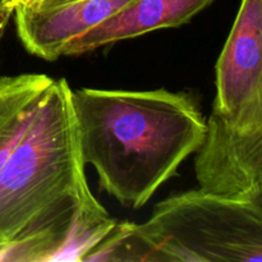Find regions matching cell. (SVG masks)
Returning <instances> with one entry per match:
<instances>
[{
  "label": "cell",
  "mask_w": 262,
  "mask_h": 262,
  "mask_svg": "<svg viewBox=\"0 0 262 262\" xmlns=\"http://www.w3.org/2000/svg\"><path fill=\"white\" fill-rule=\"evenodd\" d=\"M214 0H130L117 13L69 41L61 56L82 55L118 41L188 23Z\"/></svg>",
  "instance_id": "cell-7"
},
{
  "label": "cell",
  "mask_w": 262,
  "mask_h": 262,
  "mask_svg": "<svg viewBox=\"0 0 262 262\" xmlns=\"http://www.w3.org/2000/svg\"><path fill=\"white\" fill-rule=\"evenodd\" d=\"M212 107L235 127L262 128V0H242L216 63Z\"/></svg>",
  "instance_id": "cell-4"
},
{
  "label": "cell",
  "mask_w": 262,
  "mask_h": 262,
  "mask_svg": "<svg viewBox=\"0 0 262 262\" xmlns=\"http://www.w3.org/2000/svg\"><path fill=\"white\" fill-rule=\"evenodd\" d=\"M53 82L42 73L0 77V170L27 132Z\"/></svg>",
  "instance_id": "cell-8"
},
{
  "label": "cell",
  "mask_w": 262,
  "mask_h": 262,
  "mask_svg": "<svg viewBox=\"0 0 262 262\" xmlns=\"http://www.w3.org/2000/svg\"><path fill=\"white\" fill-rule=\"evenodd\" d=\"M86 261L261 262L262 204L193 189L142 224L118 222Z\"/></svg>",
  "instance_id": "cell-3"
},
{
  "label": "cell",
  "mask_w": 262,
  "mask_h": 262,
  "mask_svg": "<svg viewBox=\"0 0 262 262\" xmlns=\"http://www.w3.org/2000/svg\"><path fill=\"white\" fill-rule=\"evenodd\" d=\"M79 151L102 191L129 209H141L206 135V120L188 94L72 90Z\"/></svg>",
  "instance_id": "cell-1"
},
{
  "label": "cell",
  "mask_w": 262,
  "mask_h": 262,
  "mask_svg": "<svg viewBox=\"0 0 262 262\" xmlns=\"http://www.w3.org/2000/svg\"><path fill=\"white\" fill-rule=\"evenodd\" d=\"M71 225H56L42 232L0 243V262L54 261L69 235Z\"/></svg>",
  "instance_id": "cell-9"
},
{
  "label": "cell",
  "mask_w": 262,
  "mask_h": 262,
  "mask_svg": "<svg viewBox=\"0 0 262 262\" xmlns=\"http://www.w3.org/2000/svg\"><path fill=\"white\" fill-rule=\"evenodd\" d=\"M67 79H54L0 170V243L73 223L96 202L84 176Z\"/></svg>",
  "instance_id": "cell-2"
},
{
  "label": "cell",
  "mask_w": 262,
  "mask_h": 262,
  "mask_svg": "<svg viewBox=\"0 0 262 262\" xmlns=\"http://www.w3.org/2000/svg\"><path fill=\"white\" fill-rule=\"evenodd\" d=\"M41 2H42V0H17L15 7H36V5L40 4Z\"/></svg>",
  "instance_id": "cell-12"
},
{
  "label": "cell",
  "mask_w": 262,
  "mask_h": 262,
  "mask_svg": "<svg viewBox=\"0 0 262 262\" xmlns=\"http://www.w3.org/2000/svg\"><path fill=\"white\" fill-rule=\"evenodd\" d=\"M130 0H71L54 7H15L17 33L26 50L43 60L61 58L67 43L112 17Z\"/></svg>",
  "instance_id": "cell-6"
},
{
  "label": "cell",
  "mask_w": 262,
  "mask_h": 262,
  "mask_svg": "<svg viewBox=\"0 0 262 262\" xmlns=\"http://www.w3.org/2000/svg\"><path fill=\"white\" fill-rule=\"evenodd\" d=\"M194 160L200 189L262 204V128L235 127L212 107Z\"/></svg>",
  "instance_id": "cell-5"
},
{
  "label": "cell",
  "mask_w": 262,
  "mask_h": 262,
  "mask_svg": "<svg viewBox=\"0 0 262 262\" xmlns=\"http://www.w3.org/2000/svg\"><path fill=\"white\" fill-rule=\"evenodd\" d=\"M67 2H71V0H42V2H41L38 5H36V7H40V8L54 7V5H58V4H61V3H67Z\"/></svg>",
  "instance_id": "cell-11"
},
{
  "label": "cell",
  "mask_w": 262,
  "mask_h": 262,
  "mask_svg": "<svg viewBox=\"0 0 262 262\" xmlns=\"http://www.w3.org/2000/svg\"><path fill=\"white\" fill-rule=\"evenodd\" d=\"M17 0H0V28L5 26V23L12 17Z\"/></svg>",
  "instance_id": "cell-10"
}]
</instances>
